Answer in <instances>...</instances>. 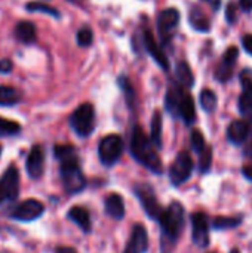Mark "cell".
Listing matches in <instances>:
<instances>
[{"mask_svg": "<svg viewBox=\"0 0 252 253\" xmlns=\"http://www.w3.org/2000/svg\"><path fill=\"white\" fill-rule=\"evenodd\" d=\"M184 216H186L184 208L178 202L171 203V206H168V209H165L162 215L159 216L157 221L160 222V228H162V252L163 253L171 252L178 237L181 236L184 224H186Z\"/></svg>", "mask_w": 252, "mask_h": 253, "instance_id": "1", "label": "cell"}, {"mask_svg": "<svg viewBox=\"0 0 252 253\" xmlns=\"http://www.w3.org/2000/svg\"><path fill=\"white\" fill-rule=\"evenodd\" d=\"M131 154L134 159L141 163L144 168L151 170L153 173H162L163 165L159 157V154L154 150V145L151 141L147 138L144 130L140 126H135L132 130V138H131Z\"/></svg>", "mask_w": 252, "mask_h": 253, "instance_id": "2", "label": "cell"}, {"mask_svg": "<svg viewBox=\"0 0 252 253\" xmlns=\"http://www.w3.org/2000/svg\"><path fill=\"white\" fill-rule=\"evenodd\" d=\"M59 175L62 179V187L68 194H77L86 187V179L82 173L77 153L70 154L59 160Z\"/></svg>", "mask_w": 252, "mask_h": 253, "instance_id": "3", "label": "cell"}, {"mask_svg": "<svg viewBox=\"0 0 252 253\" xmlns=\"http://www.w3.org/2000/svg\"><path fill=\"white\" fill-rule=\"evenodd\" d=\"M70 126L80 138L89 136L95 129V110L94 105L85 102L79 105L70 117Z\"/></svg>", "mask_w": 252, "mask_h": 253, "instance_id": "4", "label": "cell"}, {"mask_svg": "<svg viewBox=\"0 0 252 253\" xmlns=\"http://www.w3.org/2000/svg\"><path fill=\"white\" fill-rule=\"evenodd\" d=\"M180 24V12L175 7H166L157 15V34L163 46L169 44Z\"/></svg>", "mask_w": 252, "mask_h": 253, "instance_id": "5", "label": "cell"}, {"mask_svg": "<svg viewBox=\"0 0 252 253\" xmlns=\"http://www.w3.org/2000/svg\"><path fill=\"white\" fill-rule=\"evenodd\" d=\"M123 153V141L119 135L111 133L101 139L98 147V156L104 166H113L119 162Z\"/></svg>", "mask_w": 252, "mask_h": 253, "instance_id": "6", "label": "cell"}, {"mask_svg": "<svg viewBox=\"0 0 252 253\" xmlns=\"http://www.w3.org/2000/svg\"><path fill=\"white\" fill-rule=\"evenodd\" d=\"M134 193L138 197L144 212L151 218V219H159V216L162 215L163 209L159 205V200L156 197V193L153 190V187L150 184L146 182H140L137 185H134Z\"/></svg>", "mask_w": 252, "mask_h": 253, "instance_id": "7", "label": "cell"}, {"mask_svg": "<svg viewBox=\"0 0 252 253\" xmlns=\"http://www.w3.org/2000/svg\"><path fill=\"white\" fill-rule=\"evenodd\" d=\"M193 172V160L192 156L187 151H181L177 154L175 160L172 162L171 168H169V179L171 182L178 187L183 185Z\"/></svg>", "mask_w": 252, "mask_h": 253, "instance_id": "8", "label": "cell"}, {"mask_svg": "<svg viewBox=\"0 0 252 253\" xmlns=\"http://www.w3.org/2000/svg\"><path fill=\"white\" fill-rule=\"evenodd\" d=\"M19 193V172L15 166L7 168V170L0 178V205L4 202H13Z\"/></svg>", "mask_w": 252, "mask_h": 253, "instance_id": "9", "label": "cell"}, {"mask_svg": "<svg viewBox=\"0 0 252 253\" xmlns=\"http://www.w3.org/2000/svg\"><path fill=\"white\" fill-rule=\"evenodd\" d=\"M239 58V49L236 46H230L221 56L220 64L215 70V80L220 83H227L235 71V65Z\"/></svg>", "mask_w": 252, "mask_h": 253, "instance_id": "10", "label": "cell"}, {"mask_svg": "<svg viewBox=\"0 0 252 253\" xmlns=\"http://www.w3.org/2000/svg\"><path fill=\"white\" fill-rule=\"evenodd\" d=\"M192 237L198 248H208L209 246V227L208 218L203 212H195L192 215Z\"/></svg>", "mask_w": 252, "mask_h": 253, "instance_id": "11", "label": "cell"}, {"mask_svg": "<svg viewBox=\"0 0 252 253\" xmlns=\"http://www.w3.org/2000/svg\"><path fill=\"white\" fill-rule=\"evenodd\" d=\"M143 43H144L146 50H147V52L150 53V56L154 59V62H156L162 70L169 71V61H168V58H166V55H165L162 46L156 42V39H154V36H153V33H151V30H150L149 27H146L144 31H143Z\"/></svg>", "mask_w": 252, "mask_h": 253, "instance_id": "12", "label": "cell"}, {"mask_svg": "<svg viewBox=\"0 0 252 253\" xmlns=\"http://www.w3.org/2000/svg\"><path fill=\"white\" fill-rule=\"evenodd\" d=\"M45 212V206L43 203H40L39 200L34 199H28L25 202H22L21 205H18L13 212H12V218L16 221H24V222H30L34 221L37 218H40Z\"/></svg>", "mask_w": 252, "mask_h": 253, "instance_id": "13", "label": "cell"}, {"mask_svg": "<svg viewBox=\"0 0 252 253\" xmlns=\"http://www.w3.org/2000/svg\"><path fill=\"white\" fill-rule=\"evenodd\" d=\"M27 173L31 179H39L45 169V151L40 145H33L27 157Z\"/></svg>", "mask_w": 252, "mask_h": 253, "instance_id": "14", "label": "cell"}, {"mask_svg": "<svg viewBox=\"0 0 252 253\" xmlns=\"http://www.w3.org/2000/svg\"><path fill=\"white\" fill-rule=\"evenodd\" d=\"M149 249V234L144 225L137 224L132 228L131 239L128 242V246L125 253H146Z\"/></svg>", "mask_w": 252, "mask_h": 253, "instance_id": "15", "label": "cell"}, {"mask_svg": "<svg viewBox=\"0 0 252 253\" xmlns=\"http://www.w3.org/2000/svg\"><path fill=\"white\" fill-rule=\"evenodd\" d=\"M252 122L248 120H235L229 125L227 129V139L233 144V145H244V142L247 141L250 132H251Z\"/></svg>", "mask_w": 252, "mask_h": 253, "instance_id": "16", "label": "cell"}, {"mask_svg": "<svg viewBox=\"0 0 252 253\" xmlns=\"http://www.w3.org/2000/svg\"><path fill=\"white\" fill-rule=\"evenodd\" d=\"M183 95H184V90H183L181 84L171 83V86L168 87L166 96H165V107H166V111L169 114H172L174 117H178V105H180Z\"/></svg>", "mask_w": 252, "mask_h": 253, "instance_id": "17", "label": "cell"}, {"mask_svg": "<svg viewBox=\"0 0 252 253\" xmlns=\"http://www.w3.org/2000/svg\"><path fill=\"white\" fill-rule=\"evenodd\" d=\"M15 37L18 42H21L24 44L34 43L37 39L36 25L31 21H19L15 27Z\"/></svg>", "mask_w": 252, "mask_h": 253, "instance_id": "18", "label": "cell"}, {"mask_svg": "<svg viewBox=\"0 0 252 253\" xmlns=\"http://www.w3.org/2000/svg\"><path fill=\"white\" fill-rule=\"evenodd\" d=\"M104 206H105V213L108 216H111L113 219L119 221L125 216V202H123V197L113 193L110 194L105 202H104Z\"/></svg>", "mask_w": 252, "mask_h": 253, "instance_id": "19", "label": "cell"}, {"mask_svg": "<svg viewBox=\"0 0 252 253\" xmlns=\"http://www.w3.org/2000/svg\"><path fill=\"white\" fill-rule=\"evenodd\" d=\"M178 117H181L186 125H193L196 120L195 101H193L192 95H189L186 92H184V95L180 101V105H178Z\"/></svg>", "mask_w": 252, "mask_h": 253, "instance_id": "20", "label": "cell"}, {"mask_svg": "<svg viewBox=\"0 0 252 253\" xmlns=\"http://www.w3.org/2000/svg\"><path fill=\"white\" fill-rule=\"evenodd\" d=\"M68 219L73 221L76 225H79L82 228V231L85 233H89L91 228H92V224H91V216H89V212L82 208V206H73L68 213H67Z\"/></svg>", "mask_w": 252, "mask_h": 253, "instance_id": "21", "label": "cell"}, {"mask_svg": "<svg viewBox=\"0 0 252 253\" xmlns=\"http://www.w3.org/2000/svg\"><path fill=\"white\" fill-rule=\"evenodd\" d=\"M189 22L190 25L196 30V31H201V33H208L211 30V22H209V18L203 13L202 9L199 7H193L189 13Z\"/></svg>", "mask_w": 252, "mask_h": 253, "instance_id": "22", "label": "cell"}, {"mask_svg": "<svg viewBox=\"0 0 252 253\" xmlns=\"http://www.w3.org/2000/svg\"><path fill=\"white\" fill-rule=\"evenodd\" d=\"M175 73H177V79L178 83L184 87H192L195 84V76L192 73L190 65L186 61H180L175 67Z\"/></svg>", "mask_w": 252, "mask_h": 253, "instance_id": "23", "label": "cell"}, {"mask_svg": "<svg viewBox=\"0 0 252 253\" xmlns=\"http://www.w3.org/2000/svg\"><path fill=\"white\" fill-rule=\"evenodd\" d=\"M117 83H119V87L122 89V92L125 93V99H126V104H128L129 110H135L137 95H135V89H134L131 80L126 76H120L117 79Z\"/></svg>", "mask_w": 252, "mask_h": 253, "instance_id": "24", "label": "cell"}, {"mask_svg": "<svg viewBox=\"0 0 252 253\" xmlns=\"http://www.w3.org/2000/svg\"><path fill=\"white\" fill-rule=\"evenodd\" d=\"M19 101H21V93L15 87L0 84V105L1 107H12V105H16Z\"/></svg>", "mask_w": 252, "mask_h": 253, "instance_id": "25", "label": "cell"}, {"mask_svg": "<svg viewBox=\"0 0 252 253\" xmlns=\"http://www.w3.org/2000/svg\"><path fill=\"white\" fill-rule=\"evenodd\" d=\"M162 123H163L162 113L156 110L151 119V133H150L151 135L150 141L156 148H162Z\"/></svg>", "mask_w": 252, "mask_h": 253, "instance_id": "26", "label": "cell"}, {"mask_svg": "<svg viewBox=\"0 0 252 253\" xmlns=\"http://www.w3.org/2000/svg\"><path fill=\"white\" fill-rule=\"evenodd\" d=\"M242 216H217L212 221L214 230H233L242 224Z\"/></svg>", "mask_w": 252, "mask_h": 253, "instance_id": "27", "label": "cell"}, {"mask_svg": "<svg viewBox=\"0 0 252 253\" xmlns=\"http://www.w3.org/2000/svg\"><path fill=\"white\" fill-rule=\"evenodd\" d=\"M25 10L45 13V15H49V16H53V18H61L59 10H56L53 6H49L48 3H42V1H28L25 4Z\"/></svg>", "mask_w": 252, "mask_h": 253, "instance_id": "28", "label": "cell"}, {"mask_svg": "<svg viewBox=\"0 0 252 253\" xmlns=\"http://www.w3.org/2000/svg\"><path fill=\"white\" fill-rule=\"evenodd\" d=\"M201 105L202 108L206 111V113H212L215 111L217 108V104H218V99H217V95L211 90V89H203L201 92Z\"/></svg>", "mask_w": 252, "mask_h": 253, "instance_id": "29", "label": "cell"}, {"mask_svg": "<svg viewBox=\"0 0 252 253\" xmlns=\"http://www.w3.org/2000/svg\"><path fill=\"white\" fill-rule=\"evenodd\" d=\"M76 40H77V44L82 46V47L91 46L92 42H94V31H92V28L88 27V25L82 27V28L77 31V34H76Z\"/></svg>", "mask_w": 252, "mask_h": 253, "instance_id": "30", "label": "cell"}, {"mask_svg": "<svg viewBox=\"0 0 252 253\" xmlns=\"http://www.w3.org/2000/svg\"><path fill=\"white\" fill-rule=\"evenodd\" d=\"M199 170L202 173L209 172L211 166H212V148L211 147H205L201 153H199Z\"/></svg>", "mask_w": 252, "mask_h": 253, "instance_id": "31", "label": "cell"}, {"mask_svg": "<svg viewBox=\"0 0 252 253\" xmlns=\"http://www.w3.org/2000/svg\"><path fill=\"white\" fill-rule=\"evenodd\" d=\"M239 111L244 117L252 119V95L248 92H242L239 96Z\"/></svg>", "mask_w": 252, "mask_h": 253, "instance_id": "32", "label": "cell"}, {"mask_svg": "<svg viewBox=\"0 0 252 253\" xmlns=\"http://www.w3.org/2000/svg\"><path fill=\"white\" fill-rule=\"evenodd\" d=\"M21 130L19 123L13 120H7L4 117H0V133L1 135H16Z\"/></svg>", "mask_w": 252, "mask_h": 253, "instance_id": "33", "label": "cell"}, {"mask_svg": "<svg viewBox=\"0 0 252 253\" xmlns=\"http://www.w3.org/2000/svg\"><path fill=\"white\" fill-rule=\"evenodd\" d=\"M190 141H192V147H193V150H195L196 153H201V151L206 147V144H205V138H203L202 132H201V130H198V129H195V130L192 132Z\"/></svg>", "mask_w": 252, "mask_h": 253, "instance_id": "34", "label": "cell"}, {"mask_svg": "<svg viewBox=\"0 0 252 253\" xmlns=\"http://www.w3.org/2000/svg\"><path fill=\"white\" fill-rule=\"evenodd\" d=\"M74 153H76V150L73 145H55V148H53V154L58 160H61L70 154H74Z\"/></svg>", "mask_w": 252, "mask_h": 253, "instance_id": "35", "label": "cell"}, {"mask_svg": "<svg viewBox=\"0 0 252 253\" xmlns=\"http://www.w3.org/2000/svg\"><path fill=\"white\" fill-rule=\"evenodd\" d=\"M226 19L229 21V24H235L238 19V6L235 3H229L227 9H226Z\"/></svg>", "mask_w": 252, "mask_h": 253, "instance_id": "36", "label": "cell"}, {"mask_svg": "<svg viewBox=\"0 0 252 253\" xmlns=\"http://www.w3.org/2000/svg\"><path fill=\"white\" fill-rule=\"evenodd\" d=\"M244 145H245V148H244V156L252 163V127L250 135H248V138H247V141L244 142Z\"/></svg>", "mask_w": 252, "mask_h": 253, "instance_id": "37", "label": "cell"}, {"mask_svg": "<svg viewBox=\"0 0 252 253\" xmlns=\"http://www.w3.org/2000/svg\"><path fill=\"white\" fill-rule=\"evenodd\" d=\"M12 68H13V64L10 59H7V58L0 59V74H9L12 71Z\"/></svg>", "mask_w": 252, "mask_h": 253, "instance_id": "38", "label": "cell"}, {"mask_svg": "<svg viewBox=\"0 0 252 253\" xmlns=\"http://www.w3.org/2000/svg\"><path fill=\"white\" fill-rule=\"evenodd\" d=\"M241 42H242V46H244V49L252 55V34H245L242 39H241Z\"/></svg>", "mask_w": 252, "mask_h": 253, "instance_id": "39", "label": "cell"}, {"mask_svg": "<svg viewBox=\"0 0 252 253\" xmlns=\"http://www.w3.org/2000/svg\"><path fill=\"white\" fill-rule=\"evenodd\" d=\"M242 173L247 179L252 181V163H248V165H244L242 168Z\"/></svg>", "mask_w": 252, "mask_h": 253, "instance_id": "40", "label": "cell"}, {"mask_svg": "<svg viewBox=\"0 0 252 253\" xmlns=\"http://www.w3.org/2000/svg\"><path fill=\"white\" fill-rule=\"evenodd\" d=\"M241 6L245 12H251L252 10V0H241Z\"/></svg>", "mask_w": 252, "mask_h": 253, "instance_id": "41", "label": "cell"}, {"mask_svg": "<svg viewBox=\"0 0 252 253\" xmlns=\"http://www.w3.org/2000/svg\"><path fill=\"white\" fill-rule=\"evenodd\" d=\"M55 253H77V251L73 249V248H65V246H62V248H56V249H55Z\"/></svg>", "mask_w": 252, "mask_h": 253, "instance_id": "42", "label": "cell"}, {"mask_svg": "<svg viewBox=\"0 0 252 253\" xmlns=\"http://www.w3.org/2000/svg\"><path fill=\"white\" fill-rule=\"evenodd\" d=\"M230 253H241V252H239V249H233Z\"/></svg>", "mask_w": 252, "mask_h": 253, "instance_id": "43", "label": "cell"}, {"mask_svg": "<svg viewBox=\"0 0 252 253\" xmlns=\"http://www.w3.org/2000/svg\"><path fill=\"white\" fill-rule=\"evenodd\" d=\"M67 1H71V3H77L79 0H67Z\"/></svg>", "mask_w": 252, "mask_h": 253, "instance_id": "44", "label": "cell"}, {"mask_svg": "<svg viewBox=\"0 0 252 253\" xmlns=\"http://www.w3.org/2000/svg\"><path fill=\"white\" fill-rule=\"evenodd\" d=\"M0 153H1V147H0Z\"/></svg>", "mask_w": 252, "mask_h": 253, "instance_id": "45", "label": "cell"}]
</instances>
